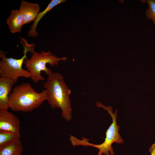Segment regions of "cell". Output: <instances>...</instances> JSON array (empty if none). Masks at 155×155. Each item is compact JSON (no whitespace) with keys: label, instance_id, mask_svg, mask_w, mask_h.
Listing matches in <instances>:
<instances>
[{"label":"cell","instance_id":"1","mask_svg":"<svg viewBox=\"0 0 155 155\" xmlns=\"http://www.w3.org/2000/svg\"><path fill=\"white\" fill-rule=\"evenodd\" d=\"M43 86L47 92L46 100L52 108H60L62 117L68 121L71 119L72 109L69 96L71 90L65 84L61 73L52 72L48 76Z\"/></svg>","mask_w":155,"mask_h":155},{"label":"cell","instance_id":"2","mask_svg":"<svg viewBox=\"0 0 155 155\" xmlns=\"http://www.w3.org/2000/svg\"><path fill=\"white\" fill-rule=\"evenodd\" d=\"M46 98L45 89L37 92L30 84L23 83L16 86L10 93L9 108L16 111L31 112L38 108Z\"/></svg>","mask_w":155,"mask_h":155},{"label":"cell","instance_id":"3","mask_svg":"<svg viewBox=\"0 0 155 155\" xmlns=\"http://www.w3.org/2000/svg\"><path fill=\"white\" fill-rule=\"evenodd\" d=\"M96 105L98 107H101L106 110L111 116L112 122L106 132V137L104 141L99 144H95L88 142L89 139L82 137V140L78 139L75 136L70 135L69 140L73 146H90L98 149V155H114L115 152L112 145L113 143L121 144L123 143V139L119 133L120 126L117 124V111L116 110L114 113L113 112V108L110 106H106L101 103L97 102Z\"/></svg>","mask_w":155,"mask_h":155},{"label":"cell","instance_id":"4","mask_svg":"<svg viewBox=\"0 0 155 155\" xmlns=\"http://www.w3.org/2000/svg\"><path fill=\"white\" fill-rule=\"evenodd\" d=\"M20 43L24 48V55L21 58L16 59L12 57L7 58L5 56L7 52L0 51V76L11 79L16 83L20 77L29 78L31 77L30 72L24 70L22 65L25 59L27 58L28 52L31 53L34 50L35 44H29L23 38H20Z\"/></svg>","mask_w":155,"mask_h":155},{"label":"cell","instance_id":"5","mask_svg":"<svg viewBox=\"0 0 155 155\" xmlns=\"http://www.w3.org/2000/svg\"><path fill=\"white\" fill-rule=\"evenodd\" d=\"M32 54L30 58L25 59L24 63L30 74V78L35 83L44 80L41 75L42 71H44L48 76L53 72L51 69L46 67V64L53 67L60 61L66 60V57L58 58L49 51H42L39 53L34 51Z\"/></svg>","mask_w":155,"mask_h":155},{"label":"cell","instance_id":"6","mask_svg":"<svg viewBox=\"0 0 155 155\" xmlns=\"http://www.w3.org/2000/svg\"><path fill=\"white\" fill-rule=\"evenodd\" d=\"M20 122L18 117L8 110H0V130L19 133Z\"/></svg>","mask_w":155,"mask_h":155},{"label":"cell","instance_id":"7","mask_svg":"<svg viewBox=\"0 0 155 155\" xmlns=\"http://www.w3.org/2000/svg\"><path fill=\"white\" fill-rule=\"evenodd\" d=\"M40 6L37 3L22 1L19 11L22 18L24 25L34 22L40 12Z\"/></svg>","mask_w":155,"mask_h":155},{"label":"cell","instance_id":"8","mask_svg":"<svg viewBox=\"0 0 155 155\" xmlns=\"http://www.w3.org/2000/svg\"><path fill=\"white\" fill-rule=\"evenodd\" d=\"M15 83L11 79L0 78V110H7L9 108V97Z\"/></svg>","mask_w":155,"mask_h":155},{"label":"cell","instance_id":"9","mask_svg":"<svg viewBox=\"0 0 155 155\" xmlns=\"http://www.w3.org/2000/svg\"><path fill=\"white\" fill-rule=\"evenodd\" d=\"M10 32L13 34L20 32L24 25L23 20L19 10H12L7 20Z\"/></svg>","mask_w":155,"mask_h":155},{"label":"cell","instance_id":"10","mask_svg":"<svg viewBox=\"0 0 155 155\" xmlns=\"http://www.w3.org/2000/svg\"><path fill=\"white\" fill-rule=\"evenodd\" d=\"M24 149L20 140L0 146V155H22Z\"/></svg>","mask_w":155,"mask_h":155},{"label":"cell","instance_id":"11","mask_svg":"<svg viewBox=\"0 0 155 155\" xmlns=\"http://www.w3.org/2000/svg\"><path fill=\"white\" fill-rule=\"evenodd\" d=\"M65 0H52L49 3L46 9L40 12L34 23L30 27V29L27 34L28 36L32 38H36L38 36L36 29L37 25L40 19L53 7L61 3L65 2Z\"/></svg>","mask_w":155,"mask_h":155},{"label":"cell","instance_id":"12","mask_svg":"<svg viewBox=\"0 0 155 155\" xmlns=\"http://www.w3.org/2000/svg\"><path fill=\"white\" fill-rule=\"evenodd\" d=\"M20 134L0 130V146L12 141L20 140Z\"/></svg>","mask_w":155,"mask_h":155},{"label":"cell","instance_id":"13","mask_svg":"<svg viewBox=\"0 0 155 155\" xmlns=\"http://www.w3.org/2000/svg\"><path fill=\"white\" fill-rule=\"evenodd\" d=\"M146 2L149 7L146 10V18L148 19H151L155 25V0H148Z\"/></svg>","mask_w":155,"mask_h":155},{"label":"cell","instance_id":"14","mask_svg":"<svg viewBox=\"0 0 155 155\" xmlns=\"http://www.w3.org/2000/svg\"><path fill=\"white\" fill-rule=\"evenodd\" d=\"M150 155H155V142L149 149Z\"/></svg>","mask_w":155,"mask_h":155}]
</instances>
